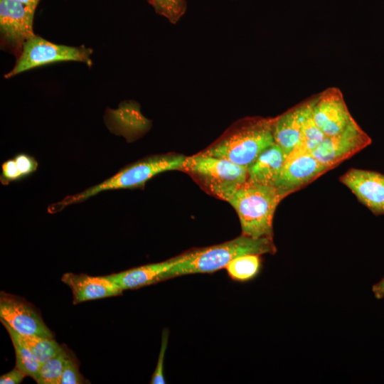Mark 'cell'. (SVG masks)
I'll return each instance as SVG.
<instances>
[{
    "label": "cell",
    "mask_w": 384,
    "mask_h": 384,
    "mask_svg": "<svg viewBox=\"0 0 384 384\" xmlns=\"http://www.w3.org/2000/svg\"><path fill=\"white\" fill-rule=\"evenodd\" d=\"M273 239L241 234L220 244L187 251L186 257L160 277V282L191 274L213 273L225 268L235 257L247 254H274Z\"/></svg>",
    "instance_id": "cell-1"
},
{
    "label": "cell",
    "mask_w": 384,
    "mask_h": 384,
    "mask_svg": "<svg viewBox=\"0 0 384 384\" xmlns=\"http://www.w3.org/2000/svg\"><path fill=\"white\" fill-rule=\"evenodd\" d=\"M272 122L273 117L240 119L201 152L247 168L265 149L274 144Z\"/></svg>",
    "instance_id": "cell-2"
},
{
    "label": "cell",
    "mask_w": 384,
    "mask_h": 384,
    "mask_svg": "<svg viewBox=\"0 0 384 384\" xmlns=\"http://www.w3.org/2000/svg\"><path fill=\"white\" fill-rule=\"evenodd\" d=\"M186 158L182 154L174 153L144 158L126 166L104 181L51 204L48 211L51 213L58 212L68 206L83 202L102 191L144 187L149 180L159 174L167 171H181Z\"/></svg>",
    "instance_id": "cell-3"
},
{
    "label": "cell",
    "mask_w": 384,
    "mask_h": 384,
    "mask_svg": "<svg viewBox=\"0 0 384 384\" xmlns=\"http://www.w3.org/2000/svg\"><path fill=\"white\" fill-rule=\"evenodd\" d=\"M282 199L273 186L246 181L223 201L236 211L242 235L273 239V218Z\"/></svg>",
    "instance_id": "cell-4"
},
{
    "label": "cell",
    "mask_w": 384,
    "mask_h": 384,
    "mask_svg": "<svg viewBox=\"0 0 384 384\" xmlns=\"http://www.w3.org/2000/svg\"><path fill=\"white\" fill-rule=\"evenodd\" d=\"M181 171L208 193L223 201L247 179V167L202 152L186 156Z\"/></svg>",
    "instance_id": "cell-5"
},
{
    "label": "cell",
    "mask_w": 384,
    "mask_h": 384,
    "mask_svg": "<svg viewBox=\"0 0 384 384\" xmlns=\"http://www.w3.org/2000/svg\"><path fill=\"white\" fill-rule=\"evenodd\" d=\"M90 48L55 44L33 35L24 43L14 68L5 75L10 78L23 72L47 64L63 62H81L92 65Z\"/></svg>",
    "instance_id": "cell-6"
},
{
    "label": "cell",
    "mask_w": 384,
    "mask_h": 384,
    "mask_svg": "<svg viewBox=\"0 0 384 384\" xmlns=\"http://www.w3.org/2000/svg\"><path fill=\"white\" fill-rule=\"evenodd\" d=\"M34 9L15 0H0L1 44L20 55L26 41L34 34Z\"/></svg>",
    "instance_id": "cell-7"
},
{
    "label": "cell",
    "mask_w": 384,
    "mask_h": 384,
    "mask_svg": "<svg viewBox=\"0 0 384 384\" xmlns=\"http://www.w3.org/2000/svg\"><path fill=\"white\" fill-rule=\"evenodd\" d=\"M370 143L369 136L354 121L341 133L326 137L311 154L331 170Z\"/></svg>",
    "instance_id": "cell-8"
},
{
    "label": "cell",
    "mask_w": 384,
    "mask_h": 384,
    "mask_svg": "<svg viewBox=\"0 0 384 384\" xmlns=\"http://www.w3.org/2000/svg\"><path fill=\"white\" fill-rule=\"evenodd\" d=\"M0 320L21 335L53 338V332L34 306L4 292L0 293Z\"/></svg>",
    "instance_id": "cell-9"
},
{
    "label": "cell",
    "mask_w": 384,
    "mask_h": 384,
    "mask_svg": "<svg viewBox=\"0 0 384 384\" xmlns=\"http://www.w3.org/2000/svg\"><path fill=\"white\" fill-rule=\"evenodd\" d=\"M312 116L326 137L341 133L355 121L336 87L328 88L314 97Z\"/></svg>",
    "instance_id": "cell-10"
},
{
    "label": "cell",
    "mask_w": 384,
    "mask_h": 384,
    "mask_svg": "<svg viewBox=\"0 0 384 384\" xmlns=\"http://www.w3.org/2000/svg\"><path fill=\"white\" fill-rule=\"evenodd\" d=\"M329 170L311 153H292L287 157L273 187L284 198Z\"/></svg>",
    "instance_id": "cell-11"
},
{
    "label": "cell",
    "mask_w": 384,
    "mask_h": 384,
    "mask_svg": "<svg viewBox=\"0 0 384 384\" xmlns=\"http://www.w3.org/2000/svg\"><path fill=\"white\" fill-rule=\"evenodd\" d=\"M339 181L373 214H384V175L376 171L350 169Z\"/></svg>",
    "instance_id": "cell-12"
},
{
    "label": "cell",
    "mask_w": 384,
    "mask_h": 384,
    "mask_svg": "<svg viewBox=\"0 0 384 384\" xmlns=\"http://www.w3.org/2000/svg\"><path fill=\"white\" fill-rule=\"evenodd\" d=\"M61 281L68 285L73 296V304L121 295L123 290L107 276L65 273Z\"/></svg>",
    "instance_id": "cell-13"
},
{
    "label": "cell",
    "mask_w": 384,
    "mask_h": 384,
    "mask_svg": "<svg viewBox=\"0 0 384 384\" xmlns=\"http://www.w3.org/2000/svg\"><path fill=\"white\" fill-rule=\"evenodd\" d=\"M311 101L312 99L307 100L273 117L274 142L282 148L287 156L294 151L299 142L304 118Z\"/></svg>",
    "instance_id": "cell-14"
},
{
    "label": "cell",
    "mask_w": 384,
    "mask_h": 384,
    "mask_svg": "<svg viewBox=\"0 0 384 384\" xmlns=\"http://www.w3.org/2000/svg\"><path fill=\"white\" fill-rule=\"evenodd\" d=\"M186 255L187 252L166 261L131 268L107 277L123 291L154 284L159 282L161 275L178 262L183 260Z\"/></svg>",
    "instance_id": "cell-15"
},
{
    "label": "cell",
    "mask_w": 384,
    "mask_h": 384,
    "mask_svg": "<svg viewBox=\"0 0 384 384\" xmlns=\"http://www.w3.org/2000/svg\"><path fill=\"white\" fill-rule=\"evenodd\" d=\"M287 157L282 148L273 144L247 166V181L274 186Z\"/></svg>",
    "instance_id": "cell-16"
},
{
    "label": "cell",
    "mask_w": 384,
    "mask_h": 384,
    "mask_svg": "<svg viewBox=\"0 0 384 384\" xmlns=\"http://www.w3.org/2000/svg\"><path fill=\"white\" fill-rule=\"evenodd\" d=\"M2 324L7 330L15 350L16 367L26 376L31 377L36 381L41 366L40 362L23 341L20 334L6 324Z\"/></svg>",
    "instance_id": "cell-17"
},
{
    "label": "cell",
    "mask_w": 384,
    "mask_h": 384,
    "mask_svg": "<svg viewBox=\"0 0 384 384\" xmlns=\"http://www.w3.org/2000/svg\"><path fill=\"white\" fill-rule=\"evenodd\" d=\"M262 264L260 255L247 254L233 259L225 269L231 279L246 282L257 277L261 270Z\"/></svg>",
    "instance_id": "cell-18"
},
{
    "label": "cell",
    "mask_w": 384,
    "mask_h": 384,
    "mask_svg": "<svg viewBox=\"0 0 384 384\" xmlns=\"http://www.w3.org/2000/svg\"><path fill=\"white\" fill-rule=\"evenodd\" d=\"M314 97L309 107L303 122L301 138L297 146L291 153H311L326 137L318 127L312 116Z\"/></svg>",
    "instance_id": "cell-19"
},
{
    "label": "cell",
    "mask_w": 384,
    "mask_h": 384,
    "mask_svg": "<svg viewBox=\"0 0 384 384\" xmlns=\"http://www.w3.org/2000/svg\"><path fill=\"white\" fill-rule=\"evenodd\" d=\"M67 353L66 348L61 346L51 358L41 364L36 383L38 384H60Z\"/></svg>",
    "instance_id": "cell-20"
},
{
    "label": "cell",
    "mask_w": 384,
    "mask_h": 384,
    "mask_svg": "<svg viewBox=\"0 0 384 384\" xmlns=\"http://www.w3.org/2000/svg\"><path fill=\"white\" fill-rule=\"evenodd\" d=\"M20 336L41 365L51 358L61 347L53 338Z\"/></svg>",
    "instance_id": "cell-21"
},
{
    "label": "cell",
    "mask_w": 384,
    "mask_h": 384,
    "mask_svg": "<svg viewBox=\"0 0 384 384\" xmlns=\"http://www.w3.org/2000/svg\"><path fill=\"white\" fill-rule=\"evenodd\" d=\"M156 13L176 24L186 14V0H146Z\"/></svg>",
    "instance_id": "cell-22"
},
{
    "label": "cell",
    "mask_w": 384,
    "mask_h": 384,
    "mask_svg": "<svg viewBox=\"0 0 384 384\" xmlns=\"http://www.w3.org/2000/svg\"><path fill=\"white\" fill-rule=\"evenodd\" d=\"M87 383L79 371V364L77 358L71 352L67 353L60 384H82Z\"/></svg>",
    "instance_id": "cell-23"
},
{
    "label": "cell",
    "mask_w": 384,
    "mask_h": 384,
    "mask_svg": "<svg viewBox=\"0 0 384 384\" xmlns=\"http://www.w3.org/2000/svg\"><path fill=\"white\" fill-rule=\"evenodd\" d=\"M168 338H169V332L167 330H164L162 333V338H161V349L159 355L158 361L156 363V366L155 368V370L152 375L151 379V383L152 384H164L165 383V379L164 376V356L167 347L168 343Z\"/></svg>",
    "instance_id": "cell-24"
},
{
    "label": "cell",
    "mask_w": 384,
    "mask_h": 384,
    "mask_svg": "<svg viewBox=\"0 0 384 384\" xmlns=\"http://www.w3.org/2000/svg\"><path fill=\"white\" fill-rule=\"evenodd\" d=\"M14 159L23 178L37 170L38 165L37 160L26 153L17 154Z\"/></svg>",
    "instance_id": "cell-25"
},
{
    "label": "cell",
    "mask_w": 384,
    "mask_h": 384,
    "mask_svg": "<svg viewBox=\"0 0 384 384\" xmlns=\"http://www.w3.org/2000/svg\"><path fill=\"white\" fill-rule=\"evenodd\" d=\"M23 179L15 160L13 158L5 161L1 165L0 181L2 184L7 185L11 182Z\"/></svg>",
    "instance_id": "cell-26"
},
{
    "label": "cell",
    "mask_w": 384,
    "mask_h": 384,
    "mask_svg": "<svg viewBox=\"0 0 384 384\" xmlns=\"http://www.w3.org/2000/svg\"><path fill=\"white\" fill-rule=\"evenodd\" d=\"M24 376L26 375L16 367L9 373L1 375L0 383L19 384L23 381Z\"/></svg>",
    "instance_id": "cell-27"
},
{
    "label": "cell",
    "mask_w": 384,
    "mask_h": 384,
    "mask_svg": "<svg viewBox=\"0 0 384 384\" xmlns=\"http://www.w3.org/2000/svg\"><path fill=\"white\" fill-rule=\"evenodd\" d=\"M374 297L378 299L384 298V277L372 287Z\"/></svg>",
    "instance_id": "cell-28"
},
{
    "label": "cell",
    "mask_w": 384,
    "mask_h": 384,
    "mask_svg": "<svg viewBox=\"0 0 384 384\" xmlns=\"http://www.w3.org/2000/svg\"><path fill=\"white\" fill-rule=\"evenodd\" d=\"M15 1L21 2L24 5L31 7L34 9H36L38 1H39V0H15Z\"/></svg>",
    "instance_id": "cell-29"
}]
</instances>
